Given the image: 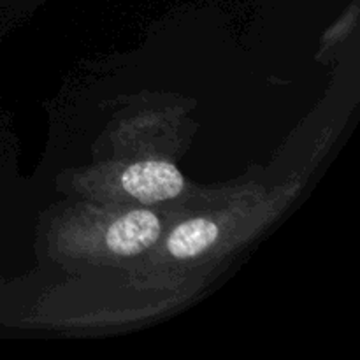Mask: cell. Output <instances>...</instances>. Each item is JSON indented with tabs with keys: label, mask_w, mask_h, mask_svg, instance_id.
Returning a JSON list of instances; mask_svg holds the SVG:
<instances>
[{
	"label": "cell",
	"mask_w": 360,
	"mask_h": 360,
	"mask_svg": "<svg viewBox=\"0 0 360 360\" xmlns=\"http://www.w3.org/2000/svg\"><path fill=\"white\" fill-rule=\"evenodd\" d=\"M162 236V221L150 210H130L101 221L91 234L83 236V243L94 239L97 253L111 257H136L150 250Z\"/></svg>",
	"instance_id": "1"
},
{
	"label": "cell",
	"mask_w": 360,
	"mask_h": 360,
	"mask_svg": "<svg viewBox=\"0 0 360 360\" xmlns=\"http://www.w3.org/2000/svg\"><path fill=\"white\" fill-rule=\"evenodd\" d=\"M123 193L141 204H158L176 199L185 190V178L176 165L164 160L137 162L120 174Z\"/></svg>",
	"instance_id": "2"
},
{
	"label": "cell",
	"mask_w": 360,
	"mask_h": 360,
	"mask_svg": "<svg viewBox=\"0 0 360 360\" xmlns=\"http://www.w3.org/2000/svg\"><path fill=\"white\" fill-rule=\"evenodd\" d=\"M220 239V227L211 218H190L176 225L167 236L165 248L178 260H193L202 257Z\"/></svg>",
	"instance_id": "3"
}]
</instances>
